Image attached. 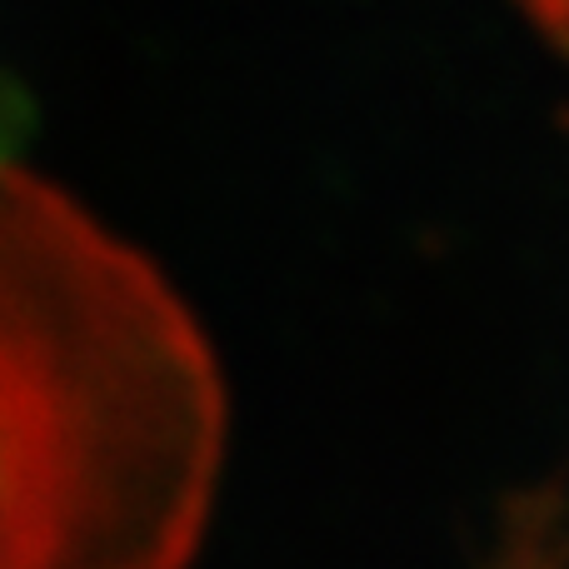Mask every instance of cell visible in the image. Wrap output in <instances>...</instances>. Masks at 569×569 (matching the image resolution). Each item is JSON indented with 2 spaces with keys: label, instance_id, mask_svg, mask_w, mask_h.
Listing matches in <instances>:
<instances>
[{
  "label": "cell",
  "instance_id": "obj_1",
  "mask_svg": "<svg viewBox=\"0 0 569 569\" xmlns=\"http://www.w3.org/2000/svg\"><path fill=\"white\" fill-rule=\"evenodd\" d=\"M226 390L156 266L0 166V565L190 560Z\"/></svg>",
  "mask_w": 569,
  "mask_h": 569
},
{
  "label": "cell",
  "instance_id": "obj_2",
  "mask_svg": "<svg viewBox=\"0 0 569 569\" xmlns=\"http://www.w3.org/2000/svg\"><path fill=\"white\" fill-rule=\"evenodd\" d=\"M515 6L525 10V20H530L550 46H560L569 56V0H515Z\"/></svg>",
  "mask_w": 569,
  "mask_h": 569
}]
</instances>
